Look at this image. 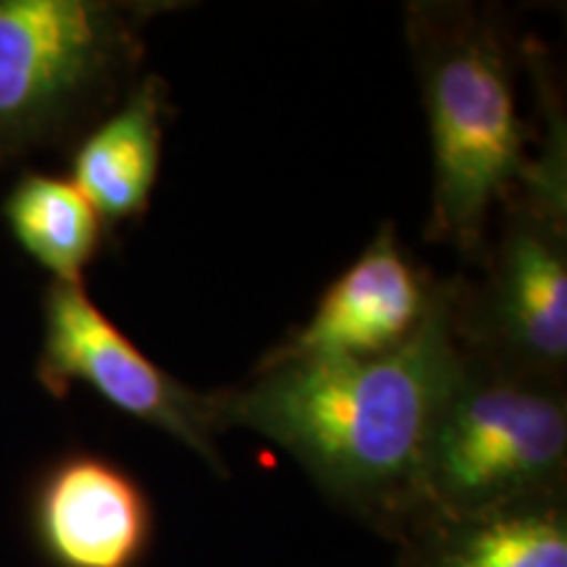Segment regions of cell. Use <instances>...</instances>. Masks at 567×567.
Returning <instances> with one entry per match:
<instances>
[{
	"instance_id": "cell-1",
	"label": "cell",
	"mask_w": 567,
	"mask_h": 567,
	"mask_svg": "<svg viewBox=\"0 0 567 567\" xmlns=\"http://www.w3.org/2000/svg\"><path fill=\"white\" fill-rule=\"evenodd\" d=\"M463 363L455 284H436L405 344L373 358L260 363L245 386L216 392L218 421L271 439L326 494L392 526L421 513L423 452Z\"/></svg>"
},
{
	"instance_id": "cell-2",
	"label": "cell",
	"mask_w": 567,
	"mask_h": 567,
	"mask_svg": "<svg viewBox=\"0 0 567 567\" xmlns=\"http://www.w3.org/2000/svg\"><path fill=\"white\" fill-rule=\"evenodd\" d=\"M408 40L434 151L429 237L478 258L494 205L534 168L507 42L494 13L471 3L408 6Z\"/></svg>"
},
{
	"instance_id": "cell-3",
	"label": "cell",
	"mask_w": 567,
	"mask_h": 567,
	"mask_svg": "<svg viewBox=\"0 0 567 567\" xmlns=\"http://www.w3.org/2000/svg\"><path fill=\"white\" fill-rule=\"evenodd\" d=\"M166 9L176 3L0 0V163L74 145L109 116Z\"/></svg>"
},
{
	"instance_id": "cell-4",
	"label": "cell",
	"mask_w": 567,
	"mask_h": 567,
	"mask_svg": "<svg viewBox=\"0 0 567 567\" xmlns=\"http://www.w3.org/2000/svg\"><path fill=\"white\" fill-rule=\"evenodd\" d=\"M567 465L563 381L496 368L465 352L421 465L425 520H455L557 499Z\"/></svg>"
},
{
	"instance_id": "cell-5",
	"label": "cell",
	"mask_w": 567,
	"mask_h": 567,
	"mask_svg": "<svg viewBox=\"0 0 567 567\" xmlns=\"http://www.w3.org/2000/svg\"><path fill=\"white\" fill-rule=\"evenodd\" d=\"M567 153L549 105L547 137L526 184L505 203L478 281L455 284L460 342L505 371L563 381L567 371Z\"/></svg>"
},
{
	"instance_id": "cell-6",
	"label": "cell",
	"mask_w": 567,
	"mask_h": 567,
	"mask_svg": "<svg viewBox=\"0 0 567 567\" xmlns=\"http://www.w3.org/2000/svg\"><path fill=\"white\" fill-rule=\"evenodd\" d=\"M34 375L53 400H66L71 386L87 384L109 405L166 431L216 471H224L213 444V434L221 431L216 392H195L155 365L90 300L84 284H48Z\"/></svg>"
},
{
	"instance_id": "cell-7",
	"label": "cell",
	"mask_w": 567,
	"mask_h": 567,
	"mask_svg": "<svg viewBox=\"0 0 567 567\" xmlns=\"http://www.w3.org/2000/svg\"><path fill=\"white\" fill-rule=\"evenodd\" d=\"M436 284L400 247L384 224L354 264L331 281L313 316L264 363L308 358H373L405 344L429 313Z\"/></svg>"
},
{
	"instance_id": "cell-8",
	"label": "cell",
	"mask_w": 567,
	"mask_h": 567,
	"mask_svg": "<svg viewBox=\"0 0 567 567\" xmlns=\"http://www.w3.org/2000/svg\"><path fill=\"white\" fill-rule=\"evenodd\" d=\"M32 526L55 567H134L151 542V505L116 463L74 452L40 478Z\"/></svg>"
},
{
	"instance_id": "cell-9",
	"label": "cell",
	"mask_w": 567,
	"mask_h": 567,
	"mask_svg": "<svg viewBox=\"0 0 567 567\" xmlns=\"http://www.w3.org/2000/svg\"><path fill=\"white\" fill-rule=\"evenodd\" d=\"M168 113L163 82L142 76L109 116L71 145L69 179L101 216L105 231L147 210Z\"/></svg>"
},
{
	"instance_id": "cell-10",
	"label": "cell",
	"mask_w": 567,
	"mask_h": 567,
	"mask_svg": "<svg viewBox=\"0 0 567 567\" xmlns=\"http://www.w3.org/2000/svg\"><path fill=\"white\" fill-rule=\"evenodd\" d=\"M429 526L413 567H567V520L557 499Z\"/></svg>"
},
{
	"instance_id": "cell-11",
	"label": "cell",
	"mask_w": 567,
	"mask_h": 567,
	"mask_svg": "<svg viewBox=\"0 0 567 567\" xmlns=\"http://www.w3.org/2000/svg\"><path fill=\"white\" fill-rule=\"evenodd\" d=\"M3 218L13 243L63 284L84 281L105 237L101 216L66 176L21 174L6 195Z\"/></svg>"
}]
</instances>
